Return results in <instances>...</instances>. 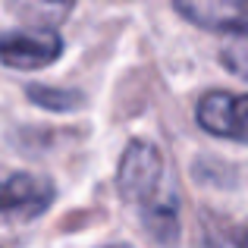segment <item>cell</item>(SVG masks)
Masks as SVG:
<instances>
[{"label":"cell","mask_w":248,"mask_h":248,"mask_svg":"<svg viewBox=\"0 0 248 248\" xmlns=\"http://www.w3.org/2000/svg\"><path fill=\"white\" fill-rule=\"evenodd\" d=\"M207 248H248V226L230 220H211L204 230Z\"/></svg>","instance_id":"8"},{"label":"cell","mask_w":248,"mask_h":248,"mask_svg":"<svg viewBox=\"0 0 248 248\" xmlns=\"http://www.w3.org/2000/svg\"><path fill=\"white\" fill-rule=\"evenodd\" d=\"M107 248H129V245H107Z\"/></svg>","instance_id":"10"},{"label":"cell","mask_w":248,"mask_h":248,"mask_svg":"<svg viewBox=\"0 0 248 248\" xmlns=\"http://www.w3.org/2000/svg\"><path fill=\"white\" fill-rule=\"evenodd\" d=\"M31 104L44 110H57V113H66V110H76L82 107V97L79 91H66V88H47V85H29L25 88Z\"/></svg>","instance_id":"7"},{"label":"cell","mask_w":248,"mask_h":248,"mask_svg":"<svg viewBox=\"0 0 248 248\" xmlns=\"http://www.w3.org/2000/svg\"><path fill=\"white\" fill-rule=\"evenodd\" d=\"M116 188L123 201H132L141 211V223L151 239H157L164 248L179 239V198L167 179V164L157 145L132 141L123 151Z\"/></svg>","instance_id":"1"},{"label":"cell","mask_w":248,"mask_h":248,"mask_svg":"<svg viewBox=\"0 0 248 248\" xmlns=\"http://www.w3.org/2000/svg\"><path fill=\"white\" fill-rule=\"evenodd\" d=\"M63 38L57 29H25L0 35V63L10 69H41L60 60Z\"/></svg>","instance_id":"3"},{"label":"cell","mask_w":248,"mask_h":248,"mask_svg":"<svg viewBox=\"0 0 248 248\" xmlns=\"http://www.w3.org/2000/svg\"><path fill=\"white\" fill-rule=\"evenodd\" d=\"M73 6L76 0H13V10L29 22H35L38 29H54L73 13Z\"/></svg>","instance_id":"6"},{"label":"cell","mask_w":248,"mask_h":248,"mask_svg":"<svg viewBox=\"0 0 248 248\" xmlns=\"http://www.w3.org/2000/svg\"><path fill=\"white\" fill-rule=\"evenodd\" d=\"M198 126L217 139L248 141V94L239 91H207L195 107Z\"/></svg>","instance_id":"2"},{"label":"cell","mask_w":248,"mask_h":248,"mask_svg":"<svg viewBox=\"0 0 248 248\" xmlns=\"http://www.w3.org/2000/svg\"><path fill=\"white\" fill-rule=\"evenodd\" d=\"M54 204L50 179L35 173H13L0 179V217L10 220H35Z\"/></svg>","instance_id":"4"},{"label":"cell","mask_w":248,"mask_h":248,"mask_svg":"<svg viewBox=\"0 0 248 248\" xmlns=\"http://www.w3.org/2000/svg\"><path fill=\"white\" fill-rule=\"evenodd\" d=\"M176 13L207 31H242L248 29V0H173Z\"/></svg>","instance_id":"5"},{"label":"cell","mask_w":248,"mask_h":248,"mask_svg":"<svg viewBox=\"0 0 248 248\" xmlns=\"http://www.w3.org/2000/svg\"><path fill=\"white\" fill-rule=\"evenodd\" d=\"M220 60H223V66L230 69L232 76H239V79L248 82V29L232 31L226 47H223V54H220Z\"/></svg>","instance_id":"9"}]
</instances>
